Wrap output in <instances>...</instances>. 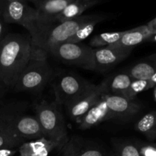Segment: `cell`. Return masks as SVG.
I'll return each instance as SVG.
<instances>
[{"instance_id": "29", "label": "cell", "mask_w": 156, "mask_h": 156, "mask_svg": "<svg viewBox=\"0 0 156 156\" xmlns=\"http://www.w3.org/2000/svg\"><path fill=\"white\" fill-rule=\"evenodd\" d=\"M147 25H148V27H149V29H150L152 34L156 33V18H154L152 21H151L150 22L147 24Z\"/></svg>"}, {"instance_id": "6", "label": "cell", "mask_w": 156, "mask_h": 156, "mask_svg": "<svg viewBox=\"0 0 156 156\" xmlns=\"http://www.w3.org/2000/svg\"><path fill=\"white\" fill-rule=\"evenodd\" d=\"M47 53L66 64L94 71L93 48L82 43H62L50 48Z\"/></svg>"}, {"instance_id": "9", "label": "cell", "mask_w": 156, "mask_h": 156, "mask_svg": "<svg viewBox=\"0 0 156 156\" xmlns=\"http://www.w3.org/2000/svg\"><path fill=\"white\" fill-rule=\"evenodd\" d=\"M132 50V49L120 48L111 45L93 48L94 71L109 70L126 59Z\"/></svg>"}, {"instance_id": "14", "label": "cell", "mask_w": 156, "mask_h": 156, "mask_svg": "<svg viewBox=\"0 0 156 156\" xmlns=\"http://www.w3.org/2000/svg\"><path fill=\"white\" fill-rule=\"evenodd\" d=\"M73 1V0H44L36 8L38 15L37 23L34 30L38 27L56 22L55 21L56 17Z\"/></svg>"}, {"instance_id": "30", "label": "cell", "mask_w": 156, "mask_h": 156, "mask_svg": "<svg viewBox=\"0 0 156 156\" xmlns=\"http://www.w3.org/2000/svg\"><path fill=\"white\" fill-rule=\"evenodd\" d=\"M8 2H9V0H0V18L2 17L3 12H4Z\"/></svg>"}, {"instance_id": "15", "label": "cell", "mask_w": 156, "mask_h": 156, "mask_svg": "<svg viewBox=\"0 0 156 156\" xmlns=\"http://www.w3.org/2000/svg\"><path fill=\"white\" fill-rule=\"evenodd\" d=\"M151 35L152 33L148 25L140 26L130 30H126L121 38L117 43L111 46L133 50L136 45L149 40Z\"/></svg>"}, {"instance_id": "1", "label": "cell", "mask_w": 156, "mask_h": 156, "mask_svg": "<svg viewBox=\"0 0 156 156\" xmlns=\"http://www.w3.org/2000/svg\"><path fill=\"white\" fill-rule=\"evenodd\" d=\"M30 38L18 34L5 36L0 42V80L14 88L20 74L27 66L32 51Z\"/></svg>"}, {"instance_id": "31", "label": "cell", "mask_w": 156, "mask_h": 156, "mask_svg": "<svg viewBox=\"0 0 156 156\" xmlns=\"http://www.w3.org/2000/svg\"><path fill=\"white\" fill-rule=\"evenodd\" d=\"M149 81H150V83H151V85H152V88L156 86V72L154 73L153 76L151 77V79H149Z\"/></svg>"}, {"instance_id": "22", "label": "cell", "mask_w": 156, "mask_h": 156, "mask_svg": "<svg viewBox=\"0 0 156 156\" xmlns=\"http://www.w3.org/2000/svg\"><path fill=\"white\" fill-rule=\"evenodd\" d=\"M116 156H142L135 143L120 140H113Z\"/></svg>"}, {"instance_id": "20", "label": "cell", "mask_w": 156, "mask_h": 156, "mask_svg": "<svg viewBox=\"0 0 156 156\" xmlns=\"http://www.w3.org/2000/svg\"><path fill=\"white\" fill-rule=\"evenodd\" d=\"M106 17L103 15H93L92 18L83 24L66 42L81 43L91 35L94 27L101 21H104Z\"/></svg>"}, {"instance_id": "26", "label": "cell", "mask_w": 156, "mask_h": 156, "mask_svg": "<svg viewBox=\"0 0 156 156\" xmlns=\"http://www.w3.org/2000/svg\"><path fill=\"white\" fill-rule=\"evenodd\" d=\"M142 156H156V146L151 143L137 142L135 143Z\"/></svg>"}, {"instance_id": "35", "label": "cell", "mask_w": 156, "mask_h": 156, "mask_svg": "<svg viewBox=\"0 0 156 156\" xmlns=\"http://www.w3.org/2000/svg\"><path fill=\"white\" fill-rule=\"evenodd\" d=\"M154 95H155V98L156 100V86H155V90H154Z\"/></svg>"}, {"instance_id": "4", "label": "cell", "mask_w": 156, "mask_h": 156, "mask_svg": "<svg viewBox=\"0 0 156 156\" xmlns=\"http://www.w3.org/2000/svg\"><path fill=\"white\" fill-rule=\"evenodd\" d=\"M93 15H81L78 18L62 22H53L37 27L30 35L32 44L45 52L57 44L68 40Z\"/></svg>"}, {"instance_id": "24", "label": "cell", "mask_w": 156, "mask_h": 156, "mask_svg": "<svg viewBox=\"0 0 156 156\" xmlns=\"http://www.w3.org/2000/svg\"><path fill=\"white\" fill-rule=\"evenodd\" d=\"M152 85L149 80H141V79H133L125 97L129 100H133L134 98L142 91L152 88Z\"/></svg>"}, {"instance_id": "10", "label": "cell", "mask_w": 156, "mask_h": 156, "mask_svg": "<svg viewBox=\"0 0 156 156\" xmlns=\"http://www.w3.org/2000/svg\"><path fill=\"white\" fill-rule=\"evenodd\" d=\"M104 92L105 91L101 83L90 87L66 106L70 118L76 121L82 117L93 105L97 103Z\"/></svg>"}, {"instance_id": "19", "label": "cell", "mask_w": 156, "mask_h": 156, "mask_svg": "<svg viewBox=\"0 0 156 156\" xmlns=\"http://www.w3.org/2000/svg\"><path fill=\"white\" fill-rule=\"evenodd\" d=\"M135 129L150 141L156 139V111H151L143 116L135 125Z\"/></svg>"}, {"instance_id": "13", "label": "cell", "mask_w": 156, "mask_h": 156, "mask_svg": "<svg viewBox=\"0 0 156 156\" xmlns=\"http://www.w3.org/2000/svg\"><path fill=\"white\" fill-rule=\"evenodd\" d=\"M60 151L61 156H106L95 144L78 136L69 139Z\"/></svg>"}, {"instance_id": "16", "label": "cell", "mask_w": 156, "mask_h": 156, "mask_svg": "<svg viewBox=\"0 0 156 156\" xmlns=\"http://www.w3.org/2000/svg\"><path fill=\"white\" fill-rule=\"evenodd\" d=\"M132 81L133 79L127 73H123L107 78L101 84L105 93L125 96Z\"/></svg>"}, {"instance_id": "28", "label": "cell", "mask_w": 156, "mask_h": 156, "mask_svg": "<svg viewBox=\"0 0 156 156\" xmlns=\"http://www.w3.org/2000/svg\"><path fill=\"white\" fill-rule=\"evenodd\" d=\"M5 31V21L2 18H0V42L5 37L4 34Z\"/></svg>"}, {"instance_id": "2", "label": "cell", "mask_w": 156, "mask_h": 156, "mask_svg": "<svg viewBox=\"0 0 156 156\" xmlns=\"http://www.w3.org/2000/svg\"><path fill=\"white\" fill-rule=\"evenodd\" d=\"M25 111L19 102H0V129L27 141L44 137L36 116Z\"/></svg>"}, {"instance_id": "27", "label": "cell", "mask_w": 156, "mask_h": 156, "mask_svg": "<svg viewBox=\"0 0 156 156\" xmlns=\"http://www.w3.org/2000/svg\"><path fill=\"white\" fill-rule=\"evenodd\" d=\"M18 148H3L0 149V156H13L18 152Z\"/></svg>"}, {"instance_id": "21", "label": "cell", "mask_w": 156, "mask_h": 156, "mask_svg": "<svg viewBox=\"0 0 156 156\" xmlns=\"http://www.w3.org/2000/svg\"><path fill=\"white\" fill-rule=\"evenodd\" d=\"M125 31L126 30L117 32H108V33H102L100 34L95 35L91 40L90 44L91 47H94V48L113 45L121 38V37L124 34Z\"/></svg>"}, {"instance_id": "12", "label": "cell", "mask_w": 156, "mask_h": 156, "mask_svg": "<svg viewBox=\"0 0 156 156\" xmlns=\"http://www.w3.org/2000/svg\"><path fill=\"white\" fill-rule=\"evenodd\" d=\"M103 94L95 105H93L82 117L76 120V123L79 124L81 129H91L102 122L114 119Z\"/></svg>"}, {"instance_id": "23", "label": "cell", "mask_w": 156, "mask_h": 156, "mask_svg": "<svg viewBox=\"0 0 156 156\" xmlns=\"http://www.w3.org/2000/svg\"><path fill=\"white\" fill-rule=\"evenodd\" d=\"M47 140V138L44 136L42 138L25 142L18 147V156H33L45 144Z\"/></svg>"}, {"instance_id": "18", "label": "cell", "mask_w": 156, "mask_h": 156, "mask_svg": "<svg viewBox=\"0 0 156 156\" xmlns=\"http://www.w3.org/2000/svg\"><path fill=\"white\" fill-rule=\"evenodd\" d=\"M99 0H73L67 7L56 18V22L68 21L81 16L87 9H90L97 3Z\"/></svg>"}, {"instance_id": "36", "label": "cell", "mask_w": 156, "mask_h": 156, "mask_svg": "<svg viewBox=\"0 0 156 156\" xmlns=\"http://www.w3.org/2000/svg\"><path fill=\"white\" fill-rule=\"evenodd\" d=\"M106 156H108V155H106ZM108 156H116L115 155H108Z\"/></svg>"}, {"instance_id": "33", "label": "cell", "mask_w": 156, "mask_h": 156, "mask_svg": "<svg viewBox=\"0 0 156 156\" xmlns=\"http://www.w3.org/2000/svg\"><path fill=\"white\" fill-rule=\"evenodd\" d=\"M9 1H20V2H25L27 0H9Z\"/></svg>"}, {"instance_id": "7", "label": "cell", "mask_w": 156, "mask_h": 156, "mask_svg": "<svg viewBox=\"0 0 156 156\" xmlns=\"http://www.w3.org/2000/svg\"><path fill=\"white\" fill-rule=\"evenodd\" d=\"M94 84L73 73H62L53 84L56 103L67 106Z\"/></svg>"}, {"instance_id": "17", "label": "cell", "mask_w": 156, "mask_h": 156, "mask_svg": "<svg viewBox=\"0 0 156 156\" xmlns=\"http://www.w3.org/2000/svg\"><path fill=\"white\" fill-rule=\"evenodd\" d=\"M155 72L156 53H154L133 66L127 73L133 79L149 80Z\"/></svg>"}, {"instance_id": "32", "label": "cell", "mask_w": 156, "mask_h": 156, "mask_svg": "<svg viewBox=\"0 0 156 156\" xmlns=\"http://www.w3.org/2000/svg\"><path fill=\"white\" fill-rule=\"evenodd\" d=\"M27 1L31 2L32 3H34V4L35 5V6H36V8H37L40 4H41V2H44V0H27Z\"/></svg>"}, {"instance_id": "8", "label": "cell", "mask_w": 156, "mask_h": 156, "mask_svg": "<svg viewBox=\"0 0 156 156\" xmlns=\"http://www.w3.org/2000/svg\"><path fill=\"white\" fill-rule=\"evenodd\" d=\"M37 10L26 2L9 1L2 18L5 23L23 26L31 34L37 23Z\"/></svg>"}, {"instance_id": "37", "label": "cell", "mask_w": 156, "mask_h": 156, "mask_svg": "<svg viewBox=\"0 0 156 156\" xmlns=\"http://www.w3.org/2000/svg\"></svg>"}, {"instance_id": "3", "label": "cell", "mask_w": 156, "mask_h": 156, "mask_svg": "<svg viewBox=\"0 0 156 156\" xmlns=\"http://www.w3.org/2000/svg\"><path fill=\"white\" fill-rule=\"evenodd\" d=\"M32 46L30 59L14 86L17 91L39 92L52 79L53 71L47 62V53Z\"/></svg>"}, {"instance_id": "34", "label": "cell", "mask_w": 156, "mask_h": 156, "mask_svg": "<svg viewBox=\"0 0 156 156\" xmlns=\"http://www.w3.org/2000/svg\"><path fill=\"white\" fill-rule=\"evenodd\" d=\"M2 85H4V84L2 83V81L0 80V91H1L2 88Z\"/></svg>"}, {"instance_id": "11", "label": "cell", "mask_w": 156, "mask_h": 156, "mask_svg": "<svg viewBox=\"0 0 156 156\" xmlns=\"http://www.w3.org/2000/svg\"><path fill=\"white\" fill-rule=\"evenodd\" d=\"M104 98L114 119L128 120L135 117L140 111V105L125 96L104 93Z\"/></svg>"}, {"instance_id": "5", "label": "cell", "mask_w": 156, "mask_h": 156, "mask_svg": "<svg viewBox=\"0 0 156 156\" xmlns=\"http://www.w3.org/2000/svg\"><path fill=\"white\" fill-rule=\"evenodd\" d=\"M56 103L41 101L34 105L36 117L41 126L44 137L65 145L67 140V129L62 112Z\"/></svg>"}, {"instance_id": "25", "label": "cell", "mask_w": 156, "mask_h": 156, "mask_svg": "<svg viewBox=\"0 0 156 156\" xmlns=\"http://www.w3.org/2000/svg\"><path fill=\"white\" fill-rule=\"evenodd\" d=\"M25 142H27V140L0 129V149L18 148Z\"/></svg>"}]
</instances>
